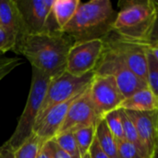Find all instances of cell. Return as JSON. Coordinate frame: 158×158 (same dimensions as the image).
<instances>
[{"instance_id": "1", "label": "cell", "mask_w": 158, "mask_h": 158, "mask_svg": "<svg viewBox=\"0 0 158 158\" xmlns=\"http://www.w3.org/2000/svg\"><path fill=\"white\" fill-rule=\"evenodd\" d=\"M73 44L61 31L28 33L16 41L13 52L25 56L31 68L53 79L65 71L67 55Z\"/></svg>"}, {"instance_id": "2", "label": "cell", "mask_w": 158, "mask_h": 158, "mask_svg": "<svg viewBox=\"0 0 158 158\" xmlns=\"http://www.w3.org/2000/svg\"><path fill=\"white\" fill-rule=\"evenodd\" d=\"M117 16L110 0L81 1L80 6L61 32L69 36L73 43L95 39L103 40L113 31Z\"/></svg>"}, {"instance_id": "3", "label": "cell", "mask_w": 158, "mask_h": 158, "mask_svg": "<svg viewBox=\"0 0 158 158\" xmlns=\"http://www.w3.org/2000/svg\"><path fill=\"white\" fill-rule=\"evenodd\" d=\"M118 7L113 24L115 32L134 41L158 43V5L156 1H119Z\"/></svg>"}, {"instance_id": "4", "label": "cell", "mask_w": 158, "mask_h": 158, "mask_svg": "<svg viewBox=\"0 0 158 158\" xmlns=\"http://www.w3.org/2000/svg\"><path fill=\"white\" fill-rule=\"evenodd\" d=\"M50 81V77L31 68V82L25 107L13 134L5 143L11 150H17L33 133V127Z\"/></svg>"}, {"instance_id": "5", "label": "cell", "mask_w": 158, "mask_h": 158, "mask_svg": "<svg viewBox=\"0 0 158 158\" xmlns=\"http://www.w3.org/2000/svg\"><path fill=\"white\" fill-rule=\"evenodd\" d=\"M94 74V71H92L82 77H76L64 71L60 75L51 79L35 124L53 106L64 103L87 90Z\"/></svg>"}, {"instance_id": "6", "label": "cell", "mask_w": 158, "mask_h": 158, "mask_svg": "<svg viewBox=\"0 0 158 158\" xmlns=\"http://www.w3.org/2000/svg\"><path fill=\"white\" fill-rule=\"evenodd\" d=\"M104 45L114 52L127 67L140 79L147 83V69L145 49L158 43H144L125 38L114 31L104 39Z\"/></svg>"}, {"instance_id": "7", "label": "cell", "mask_w": 158, "mask_h": 158, "mask_svg": "<svg viewBox=\"0 0 158 158\" xmlns=\"http://www.w3.org/2000/svg\"><path fill=\"white\" fill-rule=\"evenodd\" d=\"M94 73L113 77L124 98L148 87L144 81L137 77L114 52L105 45Z\"/></svg>"}, {"instance_id": "8", "label": "cell", "mask_w": 158, "mask_h": 158, "mask_svg": "<svg viewBox=\"0 0 158 158\" xmlns=\"http://www.w3.org/2000/svg\"><path fill=\"white\" fill-rule=\"evenodd\" d=\"M103 50L104 41L101 39L74 43L67 55L65 71L76 77L94 71Z\"/></svg>"}, {"instance_id": "9", "label": "cell", "mask_w": 158, "mask_h": 158, "mask_svg": "<svg viewBox=\"0 0 158 158\" xmlns=\"http://www.w3.org/2000/svg\"><path fill=\"white\" fill-rule=\"evenodd\" d=\"M88 93L93 105L101 118L106 114L118 109L125 99L120 93L116 81L111 76L94 74L89 86Z\"/></svg>"}, {"instance_id": "10", "label": "cell", "mask_w": 158, "mask_h": 158, "mask_svg": "<svg viewBox=\"0 0 158 158\" xmlns=\"http://www.w3.org/2000/svg\"><path fill=\"white\" fill-rule=\"evenodd\" d=\"M88 89L70 106L57 134L65 131H73L81 127L96 125L102 118L90 99Z\"/></svg>"}, {"instance_id": "11", "label": "cell", "mask_w": 158, "mask_h": 158, "mask_svg": "<svg viewBox=\"0 0 158 158\" xmlns=\"http://www.w3.org/2000/svg\"><path fill=\"white\" fill-rule=\"evenodd\" d=\"M125 111L136 128L148 158H156L158 145V110L149 112Z\"/></svg>"}, {"instance_id": "12", "label": "cell", "mask_w": 158, "mask_h": 158, "mask_svg": "<svg viewBox=\"0 0 158 158\" xmlns=\"http://www.w3.org/2000/svg\"><path fill=\"white\" fill-rule=\"evenodd\" d=\"M16 4L28 33L45 31L54 0H16Z\"/></svg>"}, {"instance_id": "13", "label": "cell", "mask_w": 158, "mask_h": 158, "mask_svg": "<svg viewBox=\"0 0 158 158\" xmlns=\"http://www.w3.org/2000/svg\"><path fill=\"white\" fill-rule=\"evenodd\" d=\"M0 26L7 31L16 41L28 34L16 0H0Z\"/></svg>"}, {"instance_id": "14", "label": "cell", "mask_w": 158, "mask_h": 158, "mask_svg": "<svg viewBox=\"0 0 158 158\" xmlns=\"http://www.w3.org/2000/svg\"><path fill=\"white\" fill-rule=\"evenodd\" d=\"M118 108L137 112L156 111L158 110V95L145 87L125 98Z\"/></svg>"}, {"instance_id": "15", "label": "cell", "mask_w": 158, "mask_h": 158, "mask_svg": "<svg viewBox=\"0 0 158 158\" xmlns=\"http://www.w3.org/2000/svg\"><path fill=\"white\" fill-rule=\"evenodd\" d=\"M80 3V0H54L51 12L60 31L73 18Z\"/></svg>"}, {"instance_id": "16", "label": "cell", "mask_w": 158, "mask_h": 158, "mask_svg": "<svg viewBox=\"0 0 158 158\" xmlns=\"http://www.w3.org/2000/svg\"><path fill=\"white\" fill-rule=\"evenodd\" d=\"M95 139L102 151L109 158H118V142L108 130L105 119L102 118L96 124Z\"/></svg>"}, {"instance_id": "17", "label": "cell", "mask_w": 158, "mask_h": 158, "mask_svg": "<svg viewBox=\"0 0 158 158\" xmlns=\"http://www.w3.org/2000/svg\"><path fill=\"white\" fill-rule=\"evenodd\" d=\"M147 86L158 95V45H151L145 49Z\"/></svg>"}, {"instance_id": "18", "label": "cell", "mask_w": 158, "mask_h": 158, "mask_svg": "<svg viewBox=\"0 0 158 158\" xmlns=\"http://www.w3.org/2000/svg\"><path fill=\"white\" fill-rule=\"evenodd\" d=\"M118 111H119V116H120V119H121V122H122L124 140L129 142L130 143L133 144L138 149V151L143 156V157L148 158L146 151L143 148V144H142V143H141V141L139 139L136 128H135L132 120L131 119V118L128 116V114L126 113V111L124 109L118 108Z\"/></svg>"}, {"instance_id": "19", "label": "cell", "mask_w": 158, "mask_h": 158, "mask_svg": "<svg viewBox=\"0 0 158 158\" xmlns=\"http://www.w3.org/2000/svg\"><path fill=\"white\" fill-rule=\"evenodd\" d=\"M95 129L96 125H90L76 129L72 131L81 157L89 153L90 147L95 139Z\"/></svg>"}, {"instance_id": "20", "label": "cell", "mask_w": 158, "mask_h": 158, "mask_svg": "<svg viewBox=\"0 0 158 158\" xmlns=\"http://www.w3.org/2000/svg\"><path fill=\"white\" fill-rule=\"evenodd\" d=\"M44 142L32 133L17 150L14 151V158H36Z\"/></svg>"}, {"instance_id": "21", "label": "cell", "mask_w": 158, "mask_h": 158, "mask_svg": "<svg viewBox=\"0 0 158 158\" xmlns=\"http://www.w3.org/2000/svg\"><path fill=\"white\" fill-rule=\"evenodd\" d=\"M52 141L72 158H81L72 131L58 133L52 139Z\"/></svg>"}, {"instance_id": "22", "label": "cell", "mask_w": 158, "mask_h": 158, "mask_svg": "<svg viewBox=\"0 0 158 158\" xmlns=\"http://www.w3.org/2000/svg\"><path fill=\"white\" fill-rule=\"evenodd\" d=\"M103 118L105 119L106 126L116 141L121 142L124 140V134H123V128H122V122L119 116L118 108L115 109L107 114H106Z\"/></svg>"}, {"instance_id": "23", "label": "cell", "mask_w": 158, "mask_h": 158, "mask_svg": "<svg viewBox=\"0 0 158 158\" xmlns=\"http://www.w3.org/2000/svg\"><path fill=\"white\" fill-rule=\"evenodd\" d=\"M23 60L18 57H9L5 55H0V81L10 74L15 69L19 67Z\"/></svg>"}, {"instance_id": "24", "label": "cell", "mask_w": 158, "mask_h": 158, "mask_svg": "<svg viewBox=\"0 0 158 158\" xmlns=\"http://www.w3.org/2000/svg\"><path fill=\"white\" fill-rule=\"evenodd\" d=\"M118 158H143L133 144L125 140L118 143Z\"/></svg>"}, {"instance_id": "25", "label": "cell", "mask_w": 158, "mask_h": 158, "mask_svg": "<svg viewBox=\"0 0 158 158\" xmlns=\"http://www.w3.org/2000/svg\"><path fill=\"white\" fill-rule=\"evenodd\" d=\"M15 44V38L2 26H0V55H4L8 51H13Z\"/></svg>"}, {"instance_id": "26", "label": "cell", "mask_w": 158, "mask_h": 158, "mask_svg": "<svg viewBox=\"0 0 158 158\" xmlns=\"http://www.w3.org/2000/svg\"><path fill=\"white\" fill-rule=\"evenodd\" d=\"M36 158H55L54 157L53 142L51 140L43 143Z\"/></svg>"}, {"instance_id": "27", "label": "cell", "mask_w": 158, "mask_h": 158, "mask_svg": "<svg viewBox=\"0 0 158 158\" xmlns=\"http://www.w3.org/2000/svg\"><path fill=\"white\" fill-rule=\"evenodd\" d=\"M88 154H89L90 158H109L102 151V149L100 148L96 139H94L93 144L91 145Z\"/></svg>"}, {"instance_id": "28", "label": "cell", "mask_w": 158, "mask_h": 158, "mask_svg": "<svg viewBox=\"0 0 158 158\" xmlns=\"http://www.w3.org/2000/svg\"><path fill=\"white\" fill-rule=\"evenodd\" d=\"M0 158H14V151L4 143L0 146Z\"/></svg>"}, {"instance_id": "29", "label": "cell", "mask_w": 158, "mask_h": 158, "mask_svg": "<svg viewBox=\"0 0 158 158\" xmlns=\"http://www.w3.org/2000/svg\"><path fill=\"white\" fill-rule=\"evenodd\" d=\"M53 147H54V157L55 158H72L69 155H68L63 150H61L54 142H53Z\"/></svg>"}, {"instance_id": "30", "label": "cell", "mask_w": 158, "mask_h": 158, "mask_svg": "<svg viewBox=\"0 0 158 158\" xmlns=\"http://www.w3.org/2000/svg\"><path fill=\"white\" fill-rule=\"evenodd\" d=\"M81 158H90V156H89V154H87V155H85L84 156H82Z\"/></svg>"}]
</instances>
